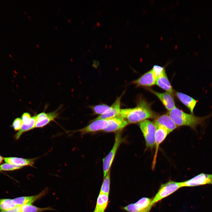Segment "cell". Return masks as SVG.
<instances>
[{
    "label": "cell",
    "mask_w": 212,
    "mask_h": 212,
    "mask_svg": "<svg viewBox=\"0 0 212 212\" xmlns=\"http://www.w3.org/2000/svg\"><path fill=\"white\" fill-rule=\"evenodd\" d=\"M144 138L147 148L152 149L155 145L156 127L154 122L148 119L138 123Z\"/></svg>",
    "instance_id": "obj_4"
},
{
    "label": "cell",
    "mask_w": 212,
    "mask_h": 212,
    "mask_svg": "<svg viewBox=\"0 0 212 212\" xmlns=\"http://www.w3.org/2000/svg\"><path fill=\"white\" fill-rule=\"evenodd\" d=\"M22 123L21 119L18 117L14 120L12 126L15 130H19L21 127Z\"/></svg>",
    "instance_id": "obj_27"
},
{
    "label": "cell",
    "mask_w": 212,
    "mask_h": 212,
    "mask_svg": "<svg viewBox=\"0 0 212 212\" xmlns=\"http://www.w3.org/2000/svg\"><path fill=\"white\" fill-rule=\"evenodd\" d=\"M108 196L99 194L97 198L96 205L93 212H104L108 203Z\"/></svg>",
    "instance_id": "obj_19"
},
{
    "label": "cell",
    "mask_w": 212,
    "mask_h": 212,
    "mask_svg": "<svg viewBox=\"0 0 212 212\" xmlns=\"http://www.w3.org/2000/svg\"><path fill=\"white\" fill-rule=\"evenodd\" d=\"M23 167L8 163L3 164L0 165V170L4 171L13 170L18 169Z\"/></svg>",
    "instance_id": "obj_26"
},
{
    "label": "cell",
    "mask_w": 212,
    "mask_h": 212,
    "mask_svg": "<svg viewBox=\"0 0 212 212\" xmlns=\"http://www.w3.org/2000/svg\"><path fill=\"white\" fill-rule=\"evenodd\" d=\"M156 78L151 69L146 72L132 83L137 87H150L155 84Z\"/></svg>",
    "instance_id": "obj_11"
},
{
    "label": "cell",
    "mask_w": 212,
    "mask_h": 212,
    "mask_svg": "<svg viewBox=\"0 0 212 212\" xmlns=\"http://www.w3.org/2000/svg\"><path fill=\"white\" fill-rule=\"evenodd\" d=\"M152 199L149 198L143 197L135 203L129 204L122 209L128 212H141L149 207Z\"/></svg>",
    "instance_id": "obj_8"
},
{
    "label": "cell",
    "mask_w": 212,
    "mask_h": 212,
    "mask_svg": "<svg viewBox=\"0 0 212 212\" xmlns=\"http://www.w3.org/2000/svg\"><path fill=\"white\" fill-rule=\"evenodd\" d=\"M120 115L124 118L129 124L139 123L156 116L150 105L145 100L140 99L134 108L121 109Z\"/></svg>",
    "instance_id": "obj_1"
},
{
    "label": "cell",
    "mask_w": 212,
    "mask_h": 212,
    "mask_svg": "<svg viewBox=\"0 0 212 212\" xmlns=\"http://www.w3.org/2000/svg\"><path fill=\"white\" fill-rule=\"evenodd\" d=\"M104 178L99 194L109 195L110 190V170Z\"/></svg>",
    "instance_id": "obj_24"
},
{
    "label": "cell",
    "mask_w": 212,
    "mask_h": 212,
    "mask_svg": "<svg viewBox=\"0 0 212 212\" xmlns=\"http://www.w3.org/2000/svg\"><path fill=\"white\" fill-rule=\"evenodd\" d=\"M55 28L56 29H57V27L56 26L55 27Z\"/></svg>",
    "instance_id": "obj_37"
},
{
    "label": "cell",
    "mask_w": 212,
    "mask_h": 212,
    "mask_svg": "<svg viewBox=\"0 0 212 212\" xmlns=\"http://www.w3.org/2000/svg\"><path fill=\"white\" fill-rule=\"evenodd\" d=\"M150 209L148 207L145 210L141 212H150Z\"/></svg>",
    "instance_id": "obj_31"
},
{
    "label": "cell",
    "mask_w": 212,
    "mask_h": 212,
    "mask_svg": "<svg viewBox=\"0 0 212 212\" xmlns=\"http://www.w3.org/2000/svg\"><path fill=\"white\" fill-rule=\"evenodd\" d=\"M182 188L181 182L169 180L162 184L157 193L152 198L149 207L151 209L156 203L172 194Z\"/></svg>",
    "instance_id": "obj_3"
},
{
    "label": "cell",
    "mask_w": 212,
    "mask_h": 212,
    "mask_svg": "<svg viewBox=\"0 0 212 212\" xmlns=\"http://www.w3.org/2000/svg\"><path fill=\"white\" fill-rule=\"evenodd\" d=\"M28 17H29V18L30 19V17L29 16Z\"/></svg>",
    "instance_id": "obj_38"
},
{
    "label": "cell",
    "mask_w": 212,
    "mask_h": 212,
    "mask_svg": "<svg viewBox=\"0 0 212 212\" xmlns=\"http://www.w3.org/2000/svg\"><path fill=\"white\" fill-rule=\"evenodd\" d=\"M168 114L178 127L186 126L196 130V127L203 125L207 118L212 115V113L203 117L195 116L193 114L185 112L176 107L169 111Z\"/></svg>",
    "instance_id": "obj_2"
},
{
    "label": "cell",
    "mask_w": 212,
    "mask_h": 212,
    "mask_svg": "<svg viewBox=\"0 0 212 212\" xmlns=\"http://www.w3.org/2000/svg\"><path fill=\"white\" fill-rule=\"evenodd\" d=\"M0 212H21L20 206H16L10 210L0 211Z\"/></svg>",
    "instance_id": "obj_30"
},
{
    "label": "cell",
    "mask_w": 212,
    "mask_h": 212,
    "mask_svg": "<svg viewBox=\"0 0 212 212\" xmlns=\"http://www.w3.org/2000/svg\"><path fill=\"white\" fill-rule=\"evenodd\" d=\"M36 116L32 117L31 121L27 123H23L21 129L15 135L16 139H18L24 132L32 130L35 127L36 122Z\"/></svg>",
    "instance_id": "obj_20"
},
{
    "label": "cell",
    "mask_w": 212,
    "mask_h": 212,
    "mask_svg": "<svg viewBox=\"0 0 212 212\" xmlns=\"http://www.w3.org/2000/svg\"><path fill=\"white\" fill-rule=\"evenodd\" d=\"M155 84L173 95V90L166 74L165 69L157 79Z\"/></svg>",
    "instance_id": "obj_16"
},
{
    "label": "cell",
    "mask_w": 212,
    "mask_h": 212,
    "mask_svg": "<svg viewBox=\"0 0 212 212\" xmlns=\"http://www.w3.org/2000/svg\"><path fill=\"white\" fill-rule=\"evenodd\" d=\"M3 160L4 158L0 155V164L1 163Z\"/></svg>",
    "instance_id": "obj_32"
},
{
    "label": "cell",
    "mask_w": 212,
    "mask_h": 212,
    "mask_svg": "<svg viewBox=\"0 0 212 212\" xmlns=\"http://www.w3.org/2000/svg\"></svg>",
    "instance_id": "obj_41"
},
{
    "label": "cell",
    "mask_w": 212,
    "mask_h": 212,
    "mask_svg": "<svg viewBox=\"0 0 212 212\" xmlns=\"http://www.w3.org/2000/svg\"><path fill=\"white\" fill-rule=\"evenodd\" d=\"M122 140V139L120 134V133H117L115 137V142L112 148L107 155L103 159L104 178L110 170V167L116 153Z\"/></svg>",
    "instance_id": "obj_5"
},
{
    "label": "cell",
    "mask_w": 212,
    "mask_h": 212,
    "mask_svg": "<svg viewBox=\"0 0 212 212\" xmlns=\"http://www.w3.org/2000/svg\"><path fill=\"white\" fill-rule=\"evenodd\" d=\"M89 107L92 110L94 114L100 115L109 113L111 109V106L105 104L90 106Z\"/></svg>",
    "instance_id": "obj_23"
},
{
    "label": "cell",
    "mask_w": 212,
    "mask_h": 212,
    "mask_svg": "<svg viewBox=\"0 0 212 212\" xmlns=\"http://www.w3.org/2000/svg\"><path fill=\"white\" fill-rule=\"evenodd\" d=\"M181 183L182 188L212 185V174L201 173L189 180L181 182Z\"/></svg>",
    "instance_id": "obj_6"
},
{
    "label": "cell",
    "mask_w": 212,
    "mask_h": 212,
    "mask_svg": "<svg viewBox=\"0 0 212 212\" xmlns=\"http://www.w3.org/2000/svg\"><path fill=\"white\" fill-rule=\"evenodd\" d=\"M48 188L43 190L39 193L32 196H21L13 199V201L16 206H21L26 204H32L34 202L45 195L48 192Z\"/></svg>",
    "instance_id": "obj_12"
},
{
    "label": "cell",
    "mask_w": 212,
    "mask_h": 212,
    "mask_svg": "<svg viewBox=\"0 0 212 212\" xmlns=\"http://www.w3.org/2000/svg\"><path fill=\"white\" fill-rule=\"evenodd\" d=\"M200 37H201V35H199L198 36V38L199 39V38H200Z\"/></svg>",
    "instance_id": "obj_34"
},
{
    "label": "cell",
    "mask_w": 212,
    "mask_h": 212,
    "mask_svg": "<svg viewBox=\"0 0 212 212\" xmlns=\"http://www.w3.org/2000/svg\"><path fill=\"white\" fill-rule=\"evenodd\" d=\"M107 120L108 125L103 130L107 132L120 130L129 124L124 118L120 115Z\"/></svg>",
    "instance_id": "obj_7"
},
{
    "label": "cell",
    "mask_w": 212,
    "mask_h": 212,
    "mask_svg": "<svg viewBox=\"0 0 212 212\" xmlns=\"http://www.w3.org/2000/svg\"><path fill=\"white\" fill-rule=\"evenodd\" d=\"M16 206L14 203L13 200L9 198L0 199V211L10 210Z\"/></svg>",
    "instance_id": "obj_25"
},
{
    "label": "cell",
    "mask_w": 212,
    "mask_h": 212,
    "mask_svg": "<svg viewBox=\"0 0 212 212\" xmlns=\"http://www.w3.org/2000/svg\"><path fill=\"white\" fill-rule=\"evenodd\" d=\"M37 158L31 159H24L17 157H8L4 158V160L7 163L22 167L29 166L33 167Z\"/></svg>",
    "instance_id": "obj_17"
},
{
    "label": "cell",
    "mask_w": 212,
    "mask_h": 212,
    "mask_svg": "<svg viewBox=\"0 0 212 212\" xmlns=\"http://www.w3.org/2000/svg\"><path fill=\"white\" fill-rule=\"evenodd\" d=\"M175 94L179 100L189 109L191 113L193 114V110L198 101L182 93L176 92Z\"/></svg>",
    "instance_id": "obj_18"
},
{
    "label": "cell",
    "mask_w": 212,
    "mask_h": 212,
    "mask_svg": "<svg viewBox=\"0 0 212 212\" xmlns=\"http://www.w3.org/2000/svg\"><path fill=\"white\" fill-rule=\"evenodd\" d=\"M108 124L107 119L94 120L87 126L77 131L80 132L81 134L83 135L91 132L103 130L107 127Z\"/></svg>",
    "instance_id": "obj_9"
},
{
    "label": "cell",
    "mask_w": 212,
    "mask_h": 212,
    "mask_svg": "<svg viewBox=\"0 0 212 212\" xmlns=\"http://www.w3.org/2000/svg\"><path fill=\"white\" fill-rule=\"evenodd\" d=\"M169 134L168 131L164 128L161 126L156 127L155 145L156 149L152 163V168L153 169H154L155 166L157 156L159 145L164 140Z\"/></svg>",
    "instance_id": "obj_13"
},
{
    "label": "cell",
    "mask_w": 212,
    "mask_h": 212,
    "mask_svg": "<svg viewBox=\"0 0 212 212\" xmlns=\"http://www.w3.org/2000/svg\"><path fill=\"white\" fill-rule=\"evenodd\" d=\"M153 122L156 127H162L166 129L169 133L178 127L168 114L159 116Z\"/></svg>",
    "instance_id": "obj_10"
},
{
    "label": "cell",
    "mask_w": 212,
    "mask_h": 212,
    "mask_svg": "<svg viewBox=\"0 0 212 212\" xmlns=\"http://www.w3.org/2000/svg\"><path fill=\"white\" fill-rule=\"evenodd\" d=\"M21 117L23 123L29 122L31 121L32 118L30 114L26 112L24 113L22 115Z\"/></svg>",
    "instance_id": "obj_29"
},
{
    "label": "cell",
    "mask_w": 212,
    "mask_h": 212,
    "mask_svg": "<svg viewBox=\"0 0 212 212\" xmlns=\"http://www.w3.org/2000/svg\"><path fill=\"white\" fill-rule=\"evenodd\" d=\"M124 92L120 96L117 98L115 101L111 106V109L110 112L100 115L94 120H107L120 116L121 110V100Z\"/></svg>",
    "instance_id": "obj_14"
},
{
    "label": "cell",
    "mask_w": 212,
    "mask_h": 212,
    "mask_svg": "<svg viewBox=\"0 0 212 212\" xmlns=\"http://www.w3.org/2000/svg\"><path fill=\"white\" fill-rule=\"evenodd\" d=\"M156 79L160 76L165 68L159 66L155 65L152 69Z\"/></svg>",
    "instance_id": "obj_28"
},
{
    "label": "cell",
    "mask_w": 212,
    "mask_h": 212,
    "mask_svg": "<svg viewBox=\"0 0 212 212\" xmlns=\"http://www.w3.org/2000/svg\"><path fill=\"white\" fill-rule=\"evenodd\" d=\"M59 113L56 110L47 113L46 116L42 119L36 122L35 127H43L51 121L54 120L58 116Z\"/></svg>",
    "instance_id": "obj_21"
},
{
    "label": "cell",
    "mask_w": 212,
    "mask_h": 212,
    "mask_svg": "<svg viewBox=\"0 0 212 212\" xmlns=\"http://www.w3.org/2000/svg\"><path fill=\"white\" fill-rule=\"evenodd\" d=\"M21 212H42L48 210H54L51 207L39 208L32 204H26L20 206Z\"/></svg>",
    "instance_id": "obj_22"
},
{
    "label": "cell",
    "mask_w": 212,
    "mask_h": 212,
    "mask_svg": "<svg viewBox=\"0 0 212 212\" xmlns=\"http://www.w3.org/2000/svg\"><path fill=\"white\" fill-rule=\"evenodd\" d=\"M149 90L159 99L168 111L176 107L172 95L170 93L167 92H158L151 89Z\"/></svg>",
    "instance_id": "obj_15"
},
{
    "label": "cell",
    "mask_w": 212,
    "mask_h": 212,
    "mask_svg": "<svg viewBox=\"0 0 212 212\" xmlns=\"http://www.w3.org/2000/svg\"><path fill=\"white\" fill-rule=\"evenodd\" d=\"M204 34L205 35H206V30H204Z\"/></svg>",
    "instance_id": "obj_33"
},
{
    "label": "cell",
    "mask_w": 212,
    "mask_h": 212,
    "mask_svg": "<svg viewBox=\"0 0 212 212\" xmlns=\"http://www.w3.org/2000/svg\"><path fill=\"white\" fill-rule=\"evenodd\" d=\"M58 9H59V10H60V8H59V7H58Z\"/></svg>",
    "instance_id": "obj_40"
},
{
    "label": "cell",
    "mask_w": 212,
    "mask_h": 212,
    "mask_svg": "<svg viewBox=\"0 0 212 212\" xmlns=\"http://www.w3.org/2000/svg\"><path fill=\"white\" fill-rule=\"evenodd\" d=\"M68 21L69 22H70V20L69 19H68Z\"/></svg>",
    "instance_id": "obj_36"
},
{
    "label": "cell",
    "mask_w": 212,
    "mask_h": 212,
    "mask_svg": "<svg viewBox=\"0 0 212 212\" xmlns=\"http://www.w3.org/2000/svg\"><path fill=\"white\" fill-rule=\"evenodd\" d=\"M36 46H37V47H39V45H38V44H37Z\"/></svg>",
    "instance_id": "obj_35"
},
{
    "label": "cell",
    "mask_w": 212,
    "mask_h": 212,
    "mask_svg": "<svg viewBox=\"0 0 212 212\" xmlns=\"http://www.w3.org/2000/svg\"><path fill=\"white\" fill-rule=\"evenodd\" d=\"M196 54H197V55H198V52H197Z\"/></svg>",
    "instance_id": "obj_39"
}]
</instances>
